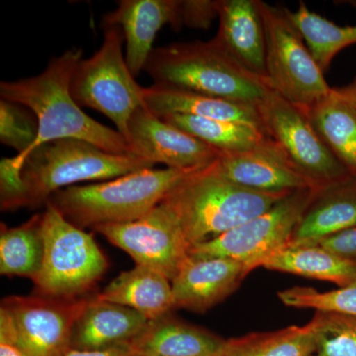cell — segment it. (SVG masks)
Segmentation results:
<instances>
[{
	"label": "cell",
	"instance_id": "obj_1",
	"mask_svg": "<svg viewBox=\"0 0 356 356\" xmlns=\"http://www.w3.org/2000/svg\"><path fill=\"white\" fill-rule=\"evenodd\" d=\"M154 165L142 156L108 153L84 140H56L25 156L2 159L0 205L2 211L37 208L79 182L114 179Z\"/></svg>",
	"mask_w": 356,
	"mask_h": 356
},
{
	"label": "cell",
	"instance_id": "obj_2",
	"mask_svg": "<svg viewBox=\"0 0 356 356\" xmlns=\"http://www.w3.org/2000/svg\"><path fill=\"white\" fill-rule=\"evenodd\" d=\"M81 60L83 50L70 49L51 58L38 76L0 84L1 99L27 107L38 120V136L34 144L16 156H25L42 145L65 139L84 140L114 154L138 156L118 131L84 113L72 97V76Z\"/></svg>",
	"mask_w": 356,
	"mask_h": 356
},
{
	"label": "cell",
	"instance_id": "obj_3",
	"mask_svg": "<svg viewBox=\"0 0 356 356\" xmlns=\"http://www.w3.org/2000/svg\"><path fill=\"white\" fill-rule=\"evenodd\" d=\"M288 194L248 191L222 177L212 163L189 173L163 202L177 215L192 247L254 219Z\"/></svg>",
	"mask_w": 356,
	"mask_h": 356
},
{
	"label": "cell",
	"instance_id": "obj_4",
	"mask_svg": "<svg viewBox=\"0 0 356 356\" xmlns=\"http://www.w3.org/2000/svg\"><path fill=\"white\" fill-rule=\"evenodd\" d=\"M192 172L195 170L145 168L99 184L67 187L54 193L47 203L83 229L133 222L163 202Z\"/></svg>",
	"mask_w": 356,
	"mask_h": 356
},
{
	"label": "cell",
	"instance_id": "obj_5",
	"mask_svg": "<svg viewBox=\"0 0 356 356\" xmlns=\"http://www.w3.org/2000/svg\"><path fill=\"white\" fill-rule=\"evenodd\" d=\"M145 70L154 84L257 104L270 90L264 79L243 69L214 39L154 48Z\"/></svg>",
	"mask_w": 356,
	"mask_h": 356
},
{
	"label": "cell",
	"instance_id": "obj_6",
	"mask_svg": "<svg viewBox=\"0 0 356 356\" xmlns=\"http://www.w3.org/2000/svg\"><path fill=\"white\" fill-rule=\"evenodd\" d=\"M41 214L44 259L33 280L36 295L74 300L88 297L108 268V261L95 238L74 226L53 205Z\"/></svg>",
	"mask_w": 356,
	"mask_h": 356
},
{
	"label": "cell",
	"instance_id": "obj_7",
	"mask_svg": "<svg viewBox=\"0 0 356 356\" xmlns=\"http://www.w3.org/2000/svg\"><path fill=\"white\" fill-rule=\"evenodd\" d=\"M103 30L102 46L77 65L70 91L79 106L95 109L113 122L130 144L129 122L140 107L146 106L145 88L135 81L124 58L125 37L121 28L103 26Z\"/></svg>",
	"mask_w": 356,
	"mask_h": 356
},
{
	"label": "cell",
	"instance_id": "obj_8",
	"mask_svg": "<svg viewBox=\"0 0 356 356\" xmlns=\"http://www.w3.org/2000/svg\"><path fill=\"white\" fill-rule=\"evenodd\" d=\"M266 36L267 81L273 90L307 112L330 95L324 72L316 62L285 7L257 0Z\"/></svg>",
	"mask_w": 356,
	"mask_h": 356
},
{
	"label": "cell",
	"instance_id": "obj_9",
	"mask_svg": "<svg viewBox=\"0 0 356 356\" xmlns=\"http://www.w3.org/2000/svg\"><path fill=\"white\" fill-rule=\"evenodd\" d=\"M264 130L313 191L350 175L312 125L304 110L270 89L257 104Z\"/></svg>",
	"mask_w": 356,
	"mask_h": 356
},
{
	"label": "cell",
	"instance_id": "obj_10",
	"mask_svg": "<svg viewBox=\"0 0 356 356\" xmlns=\"http://www.w3.org/2000/svg\"><path fill=\"white\" fill-rule=\"evenodd\" d=\"M313 192L306 187L288 194L254 219L208 242L192 245L189 257L234 259L252 271L262 266L271 255L287 247Z\"/></svg>",
	"mask_w": 356,
	"mask_h": 356
},
{
	"label": "cell",
	"instance_id": "obj_11",
	"mask_svg": "<svg viewBox=\"0 0 356 356\" xmlns=\"http://www.w3.org/2000/svg\"><path fill=\"white\" fill-rule=\"evenodd\" d=\"M95 231L127 252L136 266L154 269L170 281L189 257L191 245L179 220L163 201L139 220L102 225Z\"/></svg>",
	"mask_w": 356,
	"mask_h": 356
},
{
	"label": "cell",
	"instance_id": "obj_12",
	"mask_svg": "<svg viewBox=\"0 0 356 356\" xmlns=\"http://www.w3.org/2000/svg\"><path fill=\"white\" fill-rule=\"evenodd\" d=\"M88 298L9 296L2 299L1 307L13 318L18 346L26 355L63 356L70 348L74 325Z\"/></svg>",
	"mask_w": 356,
	"mask_h": 356
},
{
	"label": "cell",
	"instance_id": "obj_13",
	"mask_svg": "<svg viewBox=\"0 0 356 356\" xmlns=\"http://www.w3.org/2000/svg\"><path fill=\"white\" fill-rule=\"evenodd\" d=\"M129 142L138 156L154 165L173 170H202L214 163L222 152L166 123L146 106L140 107L129 122Z\"/></svg>",
	"mask_w": 356,
	"mask_h": 356
},
{
	"label": "cell",
	"instance_id": "obj_14",
	"mask_svg": "<svg viewBox=\"0 0 356 356\" xmlns=\"http://www.w3.org/2000/svg\"><path fill=\"white\" fill-rule=\"evenodd\" d=\"M250 268L224 257H191L172 280L175 309L203 314L238 289Z\"/></svg>",
	"mask_w": 356,
	"mask_h": 356
},
{
	"label": "cell",
	"instance_id": "obj_15",
	"mask_svg": "<svg viewBox=\"0 0 356 356\" xmlns=\"http://www.w3.org/2000/svg\"><path fill=\"white\" fill-rule=\"evenodd\" d=\"M213 166L222 177L248 191L288 194L308 187L270 138L248 151L222 154Z\"/></svg>",
	"mask_w": 356,
	"mask_h": 356
},
{
	"label": "cell",
	"instance_id": "obj_16",
	"mask_svg": "<svg viewBox=\"0 0 356 356\" xmlns=\"http://www.w3.org/2000/svg\"><path fill=\"white\" fill-rule=\"evenodd\" d=\"M180 0H121L103 18V26H118L126 40V62L134 77L145 70L156 34L165 25L179 28Z\"/></svg>",
	"mask_w": 356,
	"mask_h": 356
},
{
	"label": "cell",
	"instance_id": "obj_17",
	"mask_svg": "<svg viewBox=\"0 0 356 356\" xmlns=\"http://www.w3.org/2000/svg\"><path fill=\"white\" fill-rule=\"evenodd\" d=\"M217 8L220 25L213 39L243 69L268 83L266 36L257 0H217Z\"/></svg>",
	"mask_w": 356,
	"mask_h": 356
},
{
	"label": "cell",
	"instance_id": "obj_18",
	"mask_svg": "<svg viewBox=\"0 0 356 356\" xmlns=\"http://www.w3.org/2000/svg\"><path fill=\"white\" fill-rule=\"evenodd\" d=\"M149 320L139 312L89 296L74 325L70 348L79 350H104L130 343Z\"/></svg>",
	"mask_w": 356,
	"mask_h": 356
},
{
	"label": "cell",
	"instance_id": "obj_19",
	"mask_svg": "<svg viewBox=\"0 0 356 356\" xmlns=\"http://www.w3.org/2000/svg\"><path fill=\"white\" fill-rule=\"evenodd\" d=\"M227 339L172 313L149 321L130 343L132 356H224Z\"/></svg>",
	"mask_w": 356,
	"mask_h": 356
},
{
	"label": "cell",
	"instance_id": "obj_20",
	"mask_svg": "<svg viewBox=\"0 0 356 356\" xmlns=\"http://www.w3.org/2000/svg\"><path fill=\"white\" fill-rule=\"evenodd\" d=\"M144 99L147 108L156 116L189 115L211 120L245 124L266 132L257 104L252 103L201 95L163 84H154L145 88Z\"/></svg>",
	"mask_w": 356,
	"mask_h": 356
},
{
	"label": "cell",
	"instance_id": "obj_21",
	"mask_svg": "<svg viewBox=\"0 0 356 356\" xmlns=\"http://www.w3.org/2000/svg\"><path fill=\"white\" fill-rule=\"evenodd\" d=\"M356 226V175L314 191L287 247L310 245Z\"/></svg>",
	"mask_w": 356,
	"mask_h": 356
},
{
	"label": "cell",
	"instance_id": "obj_22",
	"mask_svg": "<svg viewBox=\"0 0 356 356\" xmlns=\"http://www.w3.org/2000/svg\"><path fill=\"white\" fill-rule=\"evenodd\" d=\"M97 297L139 312L149 321L168 315L175 309L172 281L142 266L120 273Z\"/></svg>",
	"mask_w": 356,
	"mask_h": 356
},
{
	"label": "cell",
	"instance_id": "obj_23",
	"mask_svg": "<svg viewBox=\"0 0 356 356\" xmlns=\"http://www.w3.org/2000/svg\"><path fill=\"white\" fill-rule=\"evenodd\" d=\"M261 267L327 281L339 288L356 284V264L316 243L284 248L267 259Z\"/></svg>",
	"mask_w": 356,
	"mask_h": 356
},
{
	"label": "cell",
	"instance_id": "obj_24",
	"mask_svg": "<svg viewBox=\"0 0 356 356\" xmlns=\"http://www.w3.org/2000/svg\"><path fill=\"white\" fill-rule=\"evenodd\" d=\"M317 131L341 165L356 175V109L334 89L306 112Z\"/></svg>",
	"mask_w": 356,
	"mask_h": 356
},
{
	"label": "cell",
	"instance_id": "obj_25",
	"mask_svg": "<svg viewBox=\"0 0 356 356\" xmlns=\"http://www.w3.org/2000/svg\"><path fill=\"white\" fill-rule=\"evenodd\" d=\"M44 259L41 215H35L20 226L1 224L0 273L22 276L32 281L38 276Z\"/></svg>",
	"mask_w": 356,
	"mask_h": 356
},
{
	"label": "cell",
	"instance_id": "obj_26",
	"mask_svg": "<svg viewBox=\"0 0 356 356\" xmlns=\"http://www.w3.org/2000/svg\"><path fill=\"white\" fill-rule=\"evenodd\" d=\"M159 117L222 154L248 151L269 138L261 129L245 124L211 120L181 114H168Z\"/></svg>",
	"mask_w": 356,
	"mask_h": 356
},
{
	"label": "cell",
	"instance_id": "obj_27",
	"mask_svg": "<svg viewBox=\"0 0 356 356\" xmlns=\"http://www.w3.org/2000/svg\"><path fill=\"white\" fill-rule=\"evenodd\" d=\"M290 19L298 28L316 62L327 72L334 58L346 47L356 44V25L339 26L313 13L304 2L297 10L286 8Z\"/></svg>",
	"mask_w": 356,
	"mask_h": 356
},
{
	"label": "cell",
	"instance_id": "obj_28",
	"mask_svg": "<svg viewBox=\"0 0 356 356\" xmlns=\"http://www.w3.org/2000/svg\"><path fill=\"white\" fill-rule=\"evenodd\" d=\"M313 348V331L307 324L227 339L224 356H310Z\"/></svg>",
	"mask_w": 356,
	"mask_h": 356
},
{
	"label": "cell",
	"instance_id": "obj_29",
	"mask_svg": "<svg viewBox=\"0 0 356 356\" xmlns=\"http://www.w3.org/2000/svg\"><path fill=\"white\" fill-rule=\"evenodd\" d=\"M314 348L310 356H356V317L315 311L310 321Z\"/></svg>",
	"mask_w": 356,
	"mask_h": 356
},
{
	"label": "cell",
	"instance_id": "obj_30",
	"mask_svg": "<svg viewBox=\"0 0 356 356\" xmlns=\"http://www.w3.org/2000/svg\"><path fill=\"white\" fill-rule=\"evenodd\" d=\"M278 298L291 308L337 312L356 317V284L327 292L312 287H292L278 292Z\"/></svg>",
	"mask_w": 356,
	"mask_h": 356
},
{
	"label": "cell",
	"instance_id": "obj_31",
	"mask_svg": "<svg viewBox=\"0 0 356 356\" xmlns=\"http://www.w3.org/2000/svg\"><path fill=\"white\" fill-rule=\"evenodd\" d=\"M39 124L31 110L18 103L0 102V142L23 154L34 144Z\"/></svg>",
	"mask_w": 356,
	"mask_h": 356
},
{
	"label": "cell",
	"instance_id": "obj_32",
	"mask_svg": "<svg viewBox=\"0 0 356 356\" xmlns=\"http://www.w3.org/2000/svg\"><path fill=\"white\" fill-rule=\"evenodd\" d=\"M216 17L217 0H180L179 28L208 29Z\"/></svg>",
	"mask_w": 356,
	"mask_h": 356
},
{
	"label": "cell",
	"instance_id": "obj_33",
	"mask_svg": "<svg viewBox=\"0 0 356 356\" xmlns=\"http://www.w3.org/2000/svg\"><path fill=\"white\" fill-rule=\"evenodd\" d=\"M315 243L356 264V226L325 236Z\"/></svg>",
	"mask_w": 356,
	"mask_h": 356
},
{
	"label": "cell",
	"instance_id": "obj_34",
	"mask_svg": "<svg viewBox=\"0 0 356 356\" xmlns=\"http://www.w3.org/2000/svg\"><path fill=\"white\" fill-rule=\"evenodd\" d=\"M63 356H132V351L130 343H124L104 350H79L70 348Z\"/></svg>",
	"mask_w": 356,
	"mask_h": 356
},
{
	"label": "cell",
	"instance_id": "obj_35",
	"mask_svg": "<svg viewBox=\"0 0 356 356\" xmlns=\"http://www.w3.org/2000/svg\"><path fill=\"white\" fill-rule=\"evenodd\" d=\"M334 91L346 102L350 103L356 109V76L350 83L341 88H334Z\"/></svg>",
	"mask_w": 356,
	"mask_h": 356
},
{
	"label": "cell",
	"instance_id": "obj_36",
	"mask_svg": "<svg viewBox=\"0 0 356 356\" xmlns=\"http://www.w3.org/2000/svg\"><path fill=\"white\" fill-rule=\"evenodd\" d=\"M0 356H27L19 346L14 344L0 343Z\"/></svg>",
	"mask_w": 356,
	"mask_h": 356
}]
</instances>
